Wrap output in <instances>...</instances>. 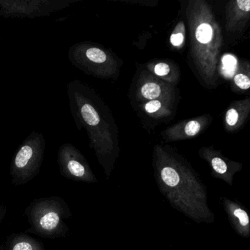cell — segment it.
<instances>
[{"label":"cell","mask_w":250,"mask_h":250,"mask_svg":"<svg viewBox=\"0 0 250 250\" xmlns=\"http://www.w3.org/2000/svg\"><path fill=\"white\" fill-rule=\"evenodd\" d=\"M201 128L200 123L197 121H191L188 122L185 126V133L188 136H194L198 134Z\"/></svg>","instance_id":"cell-13"},{"label":"cell","mask_w":250,"mask_h":250,"mask_svg":"<svg viewBox=\"0 0 250 250\" xmlns=\"http://www.w3.org/2000/svg\"><path fill=\"white\" fill-rule=\"evenodd\" d=\"M154 71L157 75L163 77L169 74V66L166 63H159L155 66Z\"/></svg>","instance_id":"cell-16"},{"label":"cell","mask_w":250,"mask_h":250,"mask_svg":"<svg viewBox=\"0 0 250 250\" xmlns=\"http://www.w3.org/2000/svg\"><path fill=\"white\" fill-rule=\"evenodd\" d=\"M87 58L96 63H102L106 60V55L104 52L98 48H90L86 52Z\"/></svg>","instance_id":"cell-10"},{"label":"cell","mask_w":250,"mask_h":250,"mask_svg":"<svg viewBox=\"0 0 250 250\" xmlns=\"http://www.w3.org/2000/svg\"><path fill=\"white\" fill-rule=\"evenodd\" d=\"M234 82L235 84L238 86L239 88L242 90H247L250 87V80L247 76L244 74H237L234 77Z\"/></svg>","instance_id":"cell-12"},{"label":"cell","mask_w":250,"mask_h":250,"mask_svg":"<svg viewBox=\"0 0 250 250\" xmlns=\"http://www.w3.org/2000/svg\"><path fill=\"white\" fill-rule=\"evenodd\" d=\"M81 113L83 119L88 125L95 126L100 123L99 114L91 105L84 104L82 107Z\"/></svg>","instance_id":"cell-7"},{"label":"cell","mask_w":250,"mask_h":250,"mask_svg":"<svg viewBox=\"0 0 250 250\" xmlns=\"http://www.w3.org/2000/svg\"><path fill=\"white\" fill-rule=\"evenodd\" d=\"M155 177L158 188L174 208L197 223L214 222L206 187L191 169L174 161L161 160Z\"/></svg>","instance_id":"cell-1"},{"label":"cell","mask_w":250,"mask_h":250,"mask_svg":"<svg viewBox=\"0 0 250 250\" xmlns=\"http://www.w3.org/2000/svg\"><path fill=\"white\" fill-rule=\"evenodd\" d=\"M32 222L39 232L52 234L59 230L62 222L61 207L53 201H44L35 206Z\"/></svg>","instance_id":"cell-2"},{"label":"cell","mask_w":250,"mask_h":250,"mask_svg":"<svg viewBox=\"0 0 250 250\" xmlns=\"http://www.w3.org/2000/svg\"><path fill=\"white\" fill-rule=\"evenodd\" d=\"M222 201L232 228L243 238H249L250 236V221L247 210L239 203L226 197H222Z\"/></svg>","instance_id":"cell-3"},{"label":"cell","mask_w":250,"mask_h":250,"mask_svg":"<svg viewBox=\"0 0 250 250\" xmlns=\"http://www.w3.org/2000/svg\"><path fill=\"white\" fill-rule=\"evenodd\" d=\"M10 250H43L39 243L29 237H19L16 238Z\"/></svg>","instance_id":"cell-6"},{"label":"cell","mask_w":250,"mask_h":250,"mask_svg":"<svg viewBox=\"0 0 250 250\" xmlns=\"http://www.w3.org/2000/svg\"><path fill=\"white\" fill-rule=\"evenodd\" d=\"M212 35V27L206 23L200 24L196 30V39L201 43H208L211 40Z\"/></svg>","instance_id":"cell-9"},{"label":"cell","mask_w":250,"mask_h":250,"mask_svg":"<svg viewBox=\"0 0 250 250\" xmlns=\"http://www.w3.org/2000/svg\"><path fill=\"white\" fill-rule=\"evenodd\" d=\"M238 120V114L235 109H230L228 111L226 114V122L228 125L232 126L235 125Z\"/></svg>","instance_id":"cell-14"},{"label":"cell","mask_w":250,"mask_h":250,"mask_svg":"<svg viewBox=\"0 0 250 250\" xmlns=\"http://www.w3.org/2000/svg\"><path fill=\"white\" fill-rule=\"evenodd\" d=\"M33 155H34V152L33 148L29 146L21 147L17 153L14 161V165H15L17 177L20 179H27L30 177V174H31L30 168L32 167L31 162L33 160Z\"/></svg>","instance_id":"cell-5"},{"label":"cell","mask_w":250,"mask_h":250,"mask_svg":"<svg viewBox=\"0 0 250 250\" xmlns=\"http://www.w3.org/2000/svg\"><path fill=\"white\" fill-rule=\"evenodd\" d=\"M210 165L213 176L225 181L229 186L233 184V177L235 172L239 170L238 165L229 166L223 159L219 156L210 158Z\"/></svg>","instance_id":"cell-4"},{"label":"cell","mask_w":250,"mask_h":250,"mask_svg":"<svg viewBox=\"0 0 250 250\" xmlns=\"http://www.w3.org/2000/svg\"><path fill=\"white\" fill-rule=\"evenodd\" d=\"M162 107V104L159 101L152 100L150 102H147L145 106L146 112L148 113H154L157 112Z\"/></svg>","instance_id":"cell-15"},{"label":"cell","mask_w":250,"mask_h":250,"mask_svg":"<svg viewBox=\"0 0 250 250\" xmlns=\"http://www.w3.org/2000/svg\"><path fill=\"white\" fill-rule=\"evenodd\" d=\"M222 62H223V68L225 72L228 73V74H233L235 65H236V61L235 58L230 55H227L224 57Z\"/></svg>","instance_id":"cell-11"},{"label":"cell","mask_w":250,"mask_h":250,"mask_svg":"<svg viewBox=\"0 0 250 250\" xmlns=\"http://www.w3.org/2000/svg\"><path fill=\"white\" fill-rule=\"evenodd\" d=\"M141 93L146 99L153 100L160 96L162 93V89L156 83H147L142 87Z\"/></svg>","instance_id":"cell-8"},{"label":"cell","mask_w":250,"mask_h":250,"mask_svg":"<svg viewBox=\"0 0 250 250\" xmlns=\"http://www.w3.org/2000/svg\"><path fill=\"white\" fill-rule=\"evenodd\" d=\"M184 35L182 33H173L170 37V42L173 46H179L184 42Z\"/></svg>","instance_id":"cell-17"},{"label":"cell","mask_w":250,"mask_h":250,"mask_svg":"<svg viewBox=\"0 0 250 250\" xmlns=\"http://www.w3.org/2000/svg\"><path fill=\"white\" fill-rule=\"evenodd\" d=\"M236 3L238 4V8L245 12H249L250 11V0H238Z\"/></svg>","instance_id":"cell-18"}]
</instances>
